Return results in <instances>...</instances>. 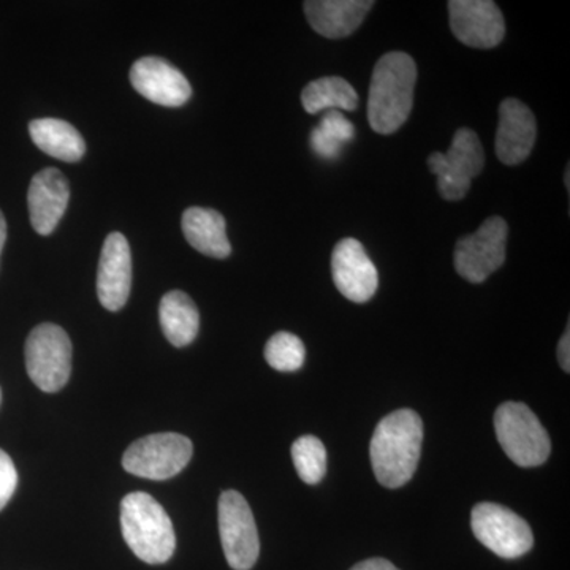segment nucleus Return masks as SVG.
Instances as JSON below:
<instances>
[{
	"label": "nucleus",
	"mask_w": 570,
	"mask_h": 570,
	"mask_svg": "<svg viewBox=\"0 0 570 570\" xmlns=\"http://www.w3.org/2000/svg\"><path fill=\"white\" fill-rule=\"evenodd\" d=\"M509 227L502 217H490L475 234L464 236L455 246L453 264L468 283L489 279L505 262Z\"/></svg>",
	"instance_id": "nucleus-9"
},
{
	"label": "nucleus",
	"mask_w": 570,
	"mask_h": 570,
	"mask_svg": "<svg viewBox=\"0 0 570 570\" xmlns=\"http://www.w3.org/2000/svg\"><path fill=\"white\" fill-rule=\"evenodd\" d=\"M449 14L453 36L469 48L491 50L504 40V17L491 0H452Z\"/></svg>",
	"instance_id": "nucleus-11"
},
{
	"label": "nucleus",
	"mask_w": 570,
	"mask_h": 570,
	"mask_svg": "<svg viewBox=\"0 0 570 570\" xmlns=\"http://www.w3.org/2000/svg\"><path fill=\"white\" fill-rule=\"evenodd\" d=\"M558 360H560V365L566 373L570 371V335H569V325L566 328L564 335H562L560 344H558Z\"/></svg>",
	"instance_id": "nucleus-26"
},
{
	"label": "nucleus",
	"mask_w": 570,
	"mask_h": 570,
	"mask_svg": "<svg viewBox=\"0 0 570 570\" xmlns=\"http://www.w3.org/2000/svg\"><path fill=\"white\" fill-rule=\"evenodd\" d=\"M26 370L41 392L66 387L71 373L70 337L59 325L41 324L26 341Z\"/></svg>",
	"instance_id": "nucleus-6"
},
{
	"label": "nucleus",
	"mask_w": 570,
	"mask_h": 570,
	"mask_svg": "<svg viewBox=\"0 0 570 570\" xmlns=\"http://www.w3.org/2000/svg\"><path fill=\"white\" fill-rule=\"evenodd\" d=\"M132 287V253L119 232L105 239L97 272V295L105 309L116 313L126 306Z\"/></svg>",
	"instance_id": "nucleus-13"
},
{
	"label": "nucleus",
	"mask_w": 570,
	"mask_h": 570,
	"mask_svg": "<svg viewBox=\"0 0 570 570\" xmlns=\"http://www.w3.org/2000/svg\"><path fill=\"white\" fill-rule=\"evenodd\" d=\"M265 358L273 370L281 371V373H294L305 363V344L292 333H276L266 343Z\"/></svg>",
	"instance_id": "nucleus-24"
},
{
	"label": "nucleus",
	"mask_w": 570,
	"mask_h": 570,
	"mask_svg": "<svg viewBox=\"0 0 570 570\" xmlns=\"http://www.w3.org/2000/svg\"><path fill=\"white\" fill-rule=\"evenodd\" d=\"M69 181L58 168H45L33 176L28 190L29 216L33 230L51 235L69 206Z\"/></svg>",
	"instance_id": "nucleus-16"
},
{
	"label": "nucleus",
	"mask_w": 570,
	"mask_h": 570,
	"mask_svg": "<svg viewBox=\"0 0 570 570\" xmlns=\"http://www.w3.org/2000/svg\"><path fill=\"white\" fill-rule=\"evenodd\" d=\"M181 225L187 243L198 253L213 258H227L232 254L223 214L193 206L184 212Z\"/></svg>",
	"instance_id": "nucleus-18"
},
{
	"label": "nucleus",
	"mask_w": 570,
	"mask_h": 570,
	"mask_svg": "<svg viewBox=\"0 0 570 570\" xmlns=\"http://www.w3.org/2000/svg\"><path fill=\"white\" fill-rule=\"evenodd\" d=\"M302 104L306 112L317 115L321 111H354L358 107V94L354 86L341 77H324L311 81L303 89Z\"/></svg>",
	"instance_id": "nucleus-21"
},
{
	"label": "nucleus",
	"mask_w": 570,
	"mask_h": 570,
	"mask_svg": "<svg viewBox=\"0 0 570 570\" xmlns=\"http://www.w3.org/2000/svg\"><path fill=\"white\" fill-rule=\"evenodd\" d=\"M121 530L127 546L141 561L164 564L174 557V523L151 494L137 491L122 499Z\"/></svg>",
	"instance_id": "nucleus-3"
},
{
	"label": "nucleus",
	"mask_w": 570,
	"mask_h": 570,
	"mask_svg": "<svg viewBox=\"0 0 570 570\" xmlns=\"http://www.w3.org/2000/svg\"><path fill=\"white\" fill-rule=\"evenodd\" d=\"M29 134L37 148L63 163H78L86 153V141L71 124L62 119H33Z\"/></svg>",
	"instance_id": "nucleus-19"
},
{
	"label": "nucleus",
	"mask_w": 570,
	"mask_h": 570,
	"mask_svg": "<svg viewBox=\"0 0 570 570\" xmlns=\"http://www.w3.org/2000/svg\"><path fill=\"white\" fill-rule=\"evenodd\" d=\"M485 167V153L474 130L460 129L453 137L448 153H433L428 157V168L438 178V190L448 202L466 197L472 179Z\"/></svg>",
	"instance_id": "nucleus-5"
},
{
	"label": "nucleus",
	"mask_w": 570,
	"mask_h": 570,
	"mask_svg": "<svg viewBox=\"0 0 570 570\" xmlns=\"http://www.w3.org/2000/svg\"><path fill=\"white\" fill-rule=\"evenodd\" d=\"M219 532L228 566L235 570L253 569L261 553V540L253 510L238 491L220 494Z\"/></svg>",
	"instance_id": "nucleus-10"
},
{
	"label": "nucleus",
	"mask_w": 570,
	"mask_h": 570,
	"mask_svg": "<svg viewBox=\"0 0 570 570\" xmlns=\"http://www.w3.org/2000/svg\"><path fill=\"white\" fill-rule=\"evenodd\" d=\"M354 124L348 121L343 112L328 110L316 129L311 132V148L322 159H336L344 146L354 140Z\"/></svg>",
	"instance_id": "nucleus-22"
},
{
	"label": "nucleus",
	"mask_w": 570,
	"mask_h": 570,
	"mask_svg": "<svg viewBox=\"0 0 570 570\" xmlns=\"http://www.w3.org/2000/svg\"><path fill=\"white\" fill-rule=\"evenodd\" d=\"M538 138L534 112L517 99L499 105L497 156L504 165H520L530 157Z\"/></svg>",
	"instance_id": "nucleus-15"
},
{
	"label": "nucleus",
	"mask_w": 570,
	"mask_h": 570,
	"mask_svg": "<svg viewBox=\"0 0 570 570\" xmlns=\"http://www.w3.org/2000/svg\"><path fill=\"white\" fill-rule=\"evenodd\" d=\"M351 570H400L392 562L384 558H371V560L358 562Z\"/></svg>",
	"instance_id": "nucleus-27"
},
{
	"label": "nucleus",
	"mask_w": 570,
	"mask_h": 570,
	"mask_svg": "<svg viewBox=\"0 0 570 570\" xmlns=\"http://www.w3.org/2000/svg\"><path fill=\"white\" fill-rule=\"evenodd\" d=\"M423 423L417 412L401 409L382 419L371 439V463L387 489L406 485L419 466Z\"/></svg>",
	"instance_id": "nucleus-1"
},
{
	"label": "nucleus",
	"mask_w": 570,
	"mask_h": 570,
	"mask_svg": "<svg viewBox=\"0 0 570 570\" xmlns=\"http://www.w3.org/2000/svg\"><path fill=\"white\" fill-rule=\"evenodd\" d=\"M160 326L175 347H186L198 335L200 314L189 295L181 291L164 295L159 307Z\"/></svg>",
	"instance_id": "nucleus-20"
},
{
	"label": "nucleus",
	"mask_w": 570,
	"mask_h": 570,
	"mask_svg": "<svg viewBox=\"0 0 570 570\" xmlns=\"http://www.w3.org/2000/svg\"><path fill=\"white\" fill-rule=\"evenodd\" d=\"M292 460H294L299 479L307 485H316L324 479L326 472V450L321 439L316 436H302L292 445Z\"/></svg>",
	"instance_id": "nucleus-23"
},
{
	"label": "nucleus",
	"mask_w": 570,
	"mask_h": 570,
	"mask_svg": "<svg viewBox=\"0 0 570 570\" xmlns=\"http://www.w3.org/2000/svg\"><path fill=\"white\" fill-rule=\"evenodd\" d=\"M471 527L482 546L505 560L523 557L534 546L530 524L494 502H480L472 509Z\"/></svg>",
	"instance_id": "nucleus-8"
},
{
	"label": "nucleus",
	"mask_w": 570,
	"mask_h": 570,
	"mask_svg": "<svg viewBox=\"0 0 570 570\" xmlns=\"http://www.w3.org/2000/svg\"><path fill=\"white\" fill-rule=\"evenodd\" d=\"M332 273L337 291L351 302L366 303L376 295L377 268L358 239L344 238L337 243L332 255Z\"/></svg>",
	"instance_id": "nucleus-12"
},
{
	"label": "nucleus",
	"mask_w": 570,
	"mask_h": 570,
	"mask_svg": "<svg viewBox=\"0 0 570 570\" xmlns=\"http://www.w3.org/2000/svg\"><path fill=\"white\" fill-rule=\"evenodd\" d=\"M0 403H2V392H0Z\"/></svg>",
	"instance_id": "nucleus-29"
},
{
	"label": "nucleus",
	"mask_w": 570,
	"mask_h": 570,
	"mask_svg": "<svg viewBox=\"0 0 570 570\" xmlns=\"http://www.w3.org/2000/svg\"><path fill=\"white\" fill-rule=\"evenodd\" d=\"M7 242V220L3 217L2 212H0V255H2L3 246H6Z\"/></svg>",
	"instance_id": "nucleus-28"
},
{
	"label": "nucleus",
	"mask_w": 570,
	"mask_h": 570,
	"mask_svg": "<svg viewBox=\"0 0 570 570\" xmlns=\"http://www.w3.org/2000/svg\"><path fill=\"white\" fill-rule=\"evenodd\" d=\"M18 487V472L10 456L0 449V510L9 504Z\"/></svg>",
	"instance_id": "nucleus-25"
},
{
	"label": "nucleus",
	"mask_w": 570,
	"mask_h": 570,
	"mask_svg": "<svg viewBox=\"0 0 570 570\" xmlns=\"http://www.w3.org/2000/svg\"><path fill=\"white\" fill-rule=\"evenodd\" d=\"M130 82L145 99L163 107H181L193 96V88L181 70L160 58H141L130 69Z\"/></svg>",
	"instance_id": "nucleus-14"
},
{
	"label": "nucleus",
	"mask_w": 570,
	"mask_h": 570,
	"mask_svg": "<svg viewBox=\"0 0 570 570\" xmlns=\"http://www.w3.org/2000/svg\"><path fill=\"white\" fill-rule=\"evenodd\" d=\"M499 444L517 466L535 468L550 456L551 442L546 428L527 404H501L494 414Z\"/></svg>",
	"instance_id": "nucleus-4"
},
{
	"label": "nucleus",
	"mask_w": 570,
	"mask_h": 570,
	"mask_svg": "<svg viewBox=\"0 0 570 570\" xmlns=\"http://www.w3.org/2000/svg\"><path fill=\"white\" fill-rule=\"evenodd\" d=\"M193 453V442L181 434H151L138 439L126 450L122 466L137 478L167 480L189 464Z\"/></svg>",
	"instance_id": "nucleus-7"
},
{
	"label": "nucleus",
	"mask_w": 570,
	"mask_h": 570,
	"mask_svg": "<svg viewBox=\"0 0 570 570\" xmlns=\"http://www.w3.org/2000/svg\"><path fill=\"white\" fill-rule=\"evenodd\" d=\"M373 7L371 0H307L305 13L318 36L336 40L352 36Z\"/></svg>",
	"instance_id": "nucleus-17"
},
{
	"label": "nucleus",
	"mask_w": 570,
	"mask_h": 570,
	"mask_svg": "<svg viewBox=\"0 0 570 570\" xmlns=\"http://www.w3.org/2000/svg\"><path fill=\"white\" fill-rule=\"evenodd\" d=\"M417 66L406 52H389L379 59L371 78L367 121L376 134L400 130L414 107Z\"/></svg>",
	"instance_id": "nucleus-2"
}]
</instances>
